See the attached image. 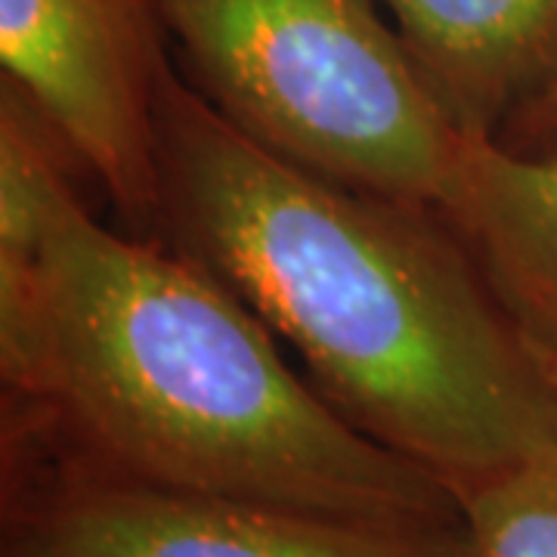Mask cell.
Returning <instances> with one entry per match:
<instances>
[{
  "mask_svg": "<svg viewBox=\"0 0 557 557\" xmlns=\"http://www.w3.org/2000/svg\"><path fill=\"white\" fill-rule=\"evenodd\" d=\"M465 557H557V443L458 493Z\"/></svg>",
  "mask_w": 557,
  "mask_h": 557,
  "instance_id": "cell-8",
  "label": "cell"
},
{
  "mask_svg": "<svg viewBox=\"0 0 557 557\" xmlns=\"http://www.w3.org/2000/svg\"><path fill=\"white\" fill-rule=\"evenodd\" d=\"M496 139L518 152L557 149V75L520 106Z\"/></svg>",
  "mask_w": 557,
  "mask_h": 557,
  "instance_id": "cell-9",
  "label": "cell"
},
{
  "mask_svg": "<svg viewBox=\"0 0 557 557\" xmlns=\"http://www.w3.org/2000/svg\"><path fill=\"white\" fill-rule=\"evenodd\" d=\"M156 233L236 295L354 428L453 493L557 443V397L437 208L310 174L168 72Z\"/></svg>",
  "mask_w": 557,
  "mask_h": 557,
  "instance_id": "cell-1",
  "label": "cell"
},
{
  "mask_svg": "<svg viewBox=\"0 0 557 557\" xmlns=\"http://www.w3.org/2000/svg\"><path fill=\"white\" fill-rule=\"evenodd\" d=\"M84 453L186 493L375 523H461L456 493L362 434L199 260L102 226L65 193L40 248L28 397Z\"/></svg>",
  "mask_w": 557,
  "mask_h": 557,
  "instance_id": "cell-2",
  "label": "cell"
},
{
  "mask_svg": "<svg viewBox=\"0 0 557 557\" xmlns=\"http://www.w3.org/2000/svg\"><path fill=\"white\" fill-rule=\"evenodd\" d=\"M461 137L502 134L557 75V0H379Z\"/></svg>",
  "mask_w": 557,
  "mask_h": 557,
  "instance_id": "cell-7",
  "label": "cell"
},
{
  "mask_svg": "<svg viewBox=\"0 0 557 557\" xmlns=\"http://www.w3.org/2000/svg\"><path fill=\"white\" fill-rule=\"evenodd\" d=\"M437 211L530 350L557 357V149L465 137Z\"/></svg>",
  "mask_w": 557,
  "mask_h": 557,
  "instance_id": "cell-6",
  "label": "cell"
},
{
  "mask_svg": "<svg viewBox=\"0 0 557 557\" xmlns=\"http://www.w3.org/2000/svg\"><path fill=\"white\" fill-rule=\"evenodd\" d=\"M539 362H542V372H545V379H548V384H552V391H555L557 397V357H539Z\"/></svg>",
  "mask_w": 557,
  "mask_h": 557,
  "instance_id": "cell-10",
  "label": "cell"
},
{
  "mask_svg": "<svg viewBox=\"0 0 557 557\" xmlns=\"http://www.w3.org/2000/svg\"><path fill=\"white\" fill-rule=\"evenodd\" d=\"M3 557H465V523H375L171 490L7 406Z\"/></svg>",
  "mask_w": 557,
  "mask_h": 557,
  "instance_id": "cell-4",
  "label": "cell"
},
{
  "mask_svg": "<svg viewBox=\"0 0 557 557\" xmlns=\"http://www.w3.org/2000/svg\"><path fill=\"white\" fill-rule=\"evenodd\" d=\"M3 81L156 239V119L171 44L156 0H0Z\"/></svg>",
  "mask_w": 557,
  "mask_h": 557,
  "instance_id": "cell-5",
  "label": "cell"
},
{
  "mask_svg": "<svg viewBox=\"0 0 557 557\" xmlns=\"http://www.w3.org/2000/svg\"><path fill=\"white\" fill-rule=\"evenodd\" d=\"M180 75L310 174L437 208L461 134L379 0H156Z\"/></svg>",
  "mask_w": 557,
  "mask_h": 557,
  "instance_id": "cell-3",
  "label": "cell"
}]
</instances>
